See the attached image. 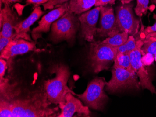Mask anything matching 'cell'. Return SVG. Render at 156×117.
Masks as SVG:
<instances>
[{
  "label": "cell",
  "mask_w": 156,
  "mask_h": 117,
  "mask_svg": "<svg viewBox=\"0 0 156 117\" xmlns=\"http://www.w3.org/2000/svg\"><path fill=\"white\" fill-rule=\"evenodd\" d=\"M7 68V62L3 58L0 59V79L1 81L4 80V76Z\"/></svg>",
  "instance_id": "26"
},
{
  "label": "cell",
  "mask_w": 156,
  "mask_h": 117,
  "mask_svg": "<svg viewBox=\"0 0 156 117\" xmlns=\"http://www.w3.org/2000/svg\"><path fill=\"white\" fill-rule=\"evenodd\" d=\"M151 3L156 4V0H151Z\"/></svg>",
  "instance_id": "33"
},
{
  "label": "cell",
  "mask_w": 156,
  "mask_h": 117,
  "mask_svg": "<svg viewBox=\"0 0 156 117\" xmlns=\"http://www.w3.org/2000/svg\"><path fill=\"white\" fill-rule=\"evenodd\" d=\"M106 83L104 77H96L89 82L83 93L76 95L89 108L102 111L108 99L104 90Z\"/></svg>",
  "instance_id": "5"
},
{
  "label": "cell",
  "mask_w": 156,
  "mask_h": 117,
  "mask_svg": "<svg viewBox=\"0 0 156 117\" xmlns=\"http://www.w3.org/2000/svg\"><path fill=\"white\" fill-rule=\"evenodd\" d=\"M0 117H13L10 105L6 100L2 98L0 103Z\"/></svg>",
  "instance_id": "22"
},
{
  "label": "cell",
  "mask_w": 156,
  "mask_h": 117,
  "mask_svg": "<svg viewBox=\"0 0 156 117\" xmlns=\"http://www.w3.org/2000/svg\"><path fill=\"white\" fill-rule=\"evenodd\" d=\"M155 58L154 55L151 53H146L143 55L141 61L144 66H149L153 63Z\"/></svg>",
  "instance_id": "24"
},
{
  "label": "cell",
  "mask_w": 156,
  "mask_h": 117,
  "mask_svg": "<svg viewBox=\"0 0 156 117\" xmlns=\"http://www.w3.org/2000/svg\"><path fill=\"white\" fill-rule=\"evenodd\" d=\"M10 105L13 117H56L58 108H49L51 104L46 93L43 91L27 96L26 98L14 99L1 96Z\"/></svg>",
  "instance_id": "1"
},
{
  "label": "cell",
  "mask_w": 156,
  "mask_h": 117,
  "mask_svg": "<svg viewBox=\"0 0 156 117\" xmlns=\"http://www.w3.org/2000/svg\"><path fill=\"white\" fill-rule=\"evenodd\" d=\"M120 33L114 10L110 6H101L100 10V20L97 34L100 37H112Z\"/></svg>",
  "instance_id": "10"
},
{
  "label": "cell",
  "mask_w": 156,
  "mask_h": 117,
  "mask_svg": "<svg viewBox=\"0 0 156 117\" xmlns=\"http://www.w3.org/2000/svg\"><path fill=\"white\" fill-rule=\"evenodd\" d=\"M0 1L5 5H10V4L14 2H20L22 1L23 0H0Z\"/></svg>",
  "instance_id": "31"
},
{
  "label": "cell",
  "mask_w": 156,
  "mask_h": 117,
  "mask_svg": "<svg viewBox=\"0 0 156 117\" xmlns=\"http://www.w3.org/2000/svg\"><path fill=\"white\" fill-rule=\"evenodd\" d=\"M49 1V0H26V4L27 5L33 4L35 8L37 6H39L40 5L44 4L48 2Z\"/></svg>",
  "instance_id": "28"
},
{
  "label": "cell",
  "mask_w": 156,
  "mask_h": 117,
  "mask_svg": "<svg viewBox=\"0 0 156 117\" xmlns=\"http://www.w3.org/2000/svg\"><path fill=\"white\" fill-rule=\"evenodd\" d=\"M54 71L56 76L44 81V89L48 100L52 104L59 105L65 103L68 93L76 94L67 85L70 76L68 67L64 64H58L54 67Z\"/></svg>",
  "instance_id": "2"
},
{
  "label": "cell",
  "mask_w": 156,
  "mask_h": 117,
  "mask_svg": "<svg viewBox=\"0 0 156 117\" xmlns=\"http://www.w3.org/2000/svg\"><path fill=\"white\" fill-rule=\"evenodd\" d=\"M69 10V3L66 2L44 15L38 22V26L32 29L31 34L33 38L36 39L41 33L49 32L52 23Z\"/></svg>",
  "instance_id": "11"
},
{
  "label": "cell",
  "mask_w": 156,
  "mask_h": 117,
  "mask_svg": "<svg viewBox=\"0 0 156 117\" xmlns=\"http://www.w3.org/2000/svg\"><path fill=\"white\" fill-rule=\"evenodd\" d=\"M140 86L135 72L113 66L112 77L107 82L105 87L106 91L115 93L128 90H139Z\"/></svg>",
  "instance_id": "6"
},
{
  "label": "cell",
  "mask_w": 156,
  "mask_h": 117,
  "mask_svg": "<svg viewBox=\"0 0 156 117\" xmlns=\"http://www.w3.org/2000/svg\"><path fill=\"white\" fill-rule=\"evenodd\" d=\"M133 7L132 3H122L116 7L115 17L120 33L126 32L134 36L138 33L140 22L134 15Z\"/></svg>",
  "instance_id": "7"
},
{
  "label": "cell",
  "mask_w": 156,
  "mask_h": 117,
  "mask_svg": "<svg viewBox=\"0 0 156 117\" xmlns=\"http://www.w3.org/2000/svg\"><path fill=\"white\" fill-rule=\"evenodd\" d=\"M144 43V42L142 39L137 40L135 49L129 53L131 65L139 78L140 85L142 89H147L152 94H156V88L152 84L148 71L141 61L142 56L141 49Z\"/></svg>",
  "instance_id": "8"
},
{
  "label": "cell",
  "mask_w": 156,
  "mask_h": 117,
  "mask_svg": "<svg viewBox=\"0 0 156 117\" xmlns=\"http://www.w3.org/2000/svg\"><path fill=\"white\" fill-rule=\"evenodd\" d=\"M116 0H97L95 7H100V6H107L108 4L114 5L115 3Z\"/></svg>",
  "instance_id": "27"
},
{
  "label": "cell",
  "mask_w": 156,
  "mask_h": 117,
  "mask_svg": "<svg viewBox=\"0 0 156 117\" xmlns=\"http://www.w3.org/2000/svg\"><path fill=\"white\" fill-rule=\"evenodd\" d=\"M36 43L23 38L13 39L1 52V58L9 60L17 55L37 50Z\"/></svg>",
  "instance_id": "12"
},
{
  "label": "cell",
  "mask_w": 156,
  "mask_h": 117,
  "mask_svg": "<svg viewBox=\"0 0 156 117\" xmlns=\"http://www.w3.org/2000/svg\"><path fill=\"white\" fill-rule=\"evenodd\" d=\"M75 15L69 10L52 23L50 35L52 42H71L74 40L79 27V20Z\"/></svg>",
  "instance_id": "4"
},
{
  "label": "cell",
  "mask_w": 156,
  "mask_h": 117,
  "mask_svg": "<svg viewBox=\"0 0 156 117\" xmlns=\"http://www.w3.org/2000/svg\"><path fill=\"white\" fill-rule=\"evenodd\" d=\"M150 40V41H156V32L150 33L146 35L144 37L143 41Z\"/></svg>",
  "instance_id": "30"
},
{
  "label": "cell",
  "mask_w": 156,
  "mask_h": 117,
  "mask_svg": "<svg viewBox=\"0 0 156 117\" xmlns=\"http://www.w3.org/2000/svg\"><path fill=\"white\" fill-rule=\"evenodd\" d=\"M155 32H156V22L152 26H148L144 29L142 31V34L145 37L148 34Z\"/></svg>",
  "instance_id": "29"
},
{
  "label": "cell",
  "mask_w": 156,
  "mask_h": 117,
  "mask_svg": "<svg viewBox=\"0 0 156 117\" xmlns=\"http://www.w3.org/2000/svg\"><path fill=\"white\" fill-rule=\"evenodd\" d=\"M113 67L122 68L124 69L135 72L131 65L130 57L128 54H123L118 52L115 60H114Z\"/></svg>",
  "instance_id": "17"
},
{
  "label": "cell",
  "mask_w": 156,
  "mask_h": 117,
  "mask_svg": "<svg viewBox=\"0 0 156 117\" xmlns=\"http://www.w3.org/2000/svg\"><path fill=\"white\" fill-rule=\"evenodd\" d=\"M129 36V35L127 32H121L112 37L105 38L102 42L111 47H118L124 44L128 39Z\"/></svg>",
  "instance_id": "18"
},
{
  "label": "cell",
  "mask_w": 156,
  "mask_h": 117,
  "mask_svg": "<svg viewBox=\"0 0 156 117\" xmlns=\"http://www.w3.org/2000/svg\"><path fill=\"white\" fill-rule=\"evenodd\" d=\"M132 1H134V0H122V2L123 4H128V3H130Z\"/></svg>",
  "instance_id": "32"
},
{
  "label": "cell",
  "mask_w": 156,
  "mask_h": 117,
  "mask_svg": "<svg viewBox=\"0 0 156 117\" xmlns=\"http://www.w3.org/2000/svg\"><path fill=\"white\" fill-rule=\"evenodd\" d=\"M136 46V41L133 36H129L126 42L121 46L117 47L119 53L129 54L135 50Z\"/></svg>",
  "instance_id": "19"
},
{
  "label": "cell",
  "mask_w": 156,
  "mask_h": 117,
  "mask_svg": "<svg viewBox=\"0 0 156 117\" xmlns=\"http://www.w3.org/2000/svg\"><path fill=\"white\" fill-rule=\"evenodd\" d=\"M71 93H68L66 96V102L59 105L61 113L58 115L59 117H72L77 113L78 116H89L91 112L89 107L84 105L81 101L76 98Z\"/></svg>",
  "instance_id": "13"
},
{
  "label": "cell",
  "mask_w": 156,
  "mask_h": 117,
  "mask_svg": "<svg viewBox=\"0 0 156 117\" xmlns=\"http://www.w3.org/2000/svg\"><path fill=\"white\" fill-rule=\"evenodd\" d=\"M154 55V58H155V60L156 61V54H155Z\"/></svg>",
  "instance_id": "34"
},
{
  "label": "cell",
  "mask_w": 156,
  "mask_h": 117,
  "mask_svg": "<svg viewBox=\"0 0 156 117\" xmlns=\"http://www.w3.org/2000/svg\"><path fill=\"white\" fill-rule=\"evenodd\" d=\"M101 6L84 12L79 17L81 29V36L89 42L94 41L97 34L96 24L99 19Z\"/></svg>",
  "instance_id": "9"
},
{
  "label": "cell",
  "mask_w": 156,
  "mask_h": 117,
  "mask_svg": "<svg viewBox=\"0 0 156 117\" xmlns=\"http://www.w3.org/2000/svg\"><path fill=\"white\" fill-rule=\"evenodd\" d=\"M144 43L141 49L142 55L146 53H151L153 55L156 54V41L146 40L143 41Z\"/></svg>",
  "instance_id": "21"
},
{
  "label": "cell",
  "mask_w": 156,
  "mask_h": 117,
  "mask_svg": "<svg viewBox=\"0 0 156 117\" xmlns=\"http://www.w3.org/2000/svg\"><path fill=\"white\" fill-rule=\"evenodd\" d=\"M18 22V16L10 5H5L0 11V26L2 28L0 35L8 38L13 37L14 28Z\"/></svg>",
  "instance_id": "14"
},
{
  "label": "cell",
  "mask_w": 156,
  "mask_h": 117,
  "mask_svg": "<svg viewBox=\"0 0 156 117\" xmlns=\"http://www.w3.org/2000/svg\"><path fill=\"white\" fill-rule=\"evenodd\" d=\"M44 14L40 6L34 8L33 11L29 17L25 20L18 22L14 28V39L23 38L31 41L30 36L27 34L30 30V27L39 19Z\"/></svg>",
  "instance_id": "15"
},
{
  "label": "cell",
  "mask_w": 156,
  "mask_h": 117,
  "mask_svg": "<svg viewBox=\"0 0 156 117\" xmlns=\"http://www.w3.org/2000/svg\"><path fill=\"white\" fill-rule=\"evenodd\" d=\"M149 0H136V6L134 11L137 16L146 15L148 9Z\"/></svg>",
  "instance_id": "20"
},
{
  "label": "cell",
  "mask_w": 156,
  "mask_h": 117,
  "mask_svg": "<svg viewBox=\"0 0 156 117\" xmlns=\"http://www.w3.org/2000/svg\"><path fill=\"white\" fill-rule=\"evenodd\" d=\"M117 53V47H111L100 41H94L89 48V65L95 73L107 70L114 62Z\"/></svg>",
  "instance_id": "3"
},
{
  "label": "cell",
  "mask_w": 156,
  "mask_h": 117,
  "mask_svg": "<svg viewBox=\"0 0 156 117\" xmlns=\"http://www.w3.org/2000/svg\"><path fill=\"white\" fill-rule=\"evenodd\" d=\"M97 0H70L69 11L79 15L88 11L95 6Z\"/></svg>",
  "instance_id": "16"
},
{
  "label": "cell",
  "mask_w": 156,
  "mask_h": 117,
  "mask_svg": "<svg viewBox=\"0 0 156 117\" xmlns=\"http://www.w3.org/2000/svg\"><path fill=\"white\" fill-rule=\"evenodd\" d=\"M14 39V37L8 38L0 35V51L2 52L10 41Z\"/></svg>",
  "instance_id": "25"
},
{
  "label": "cell",
  "mask_w": 156,
  "mask_h": 117,
  "mask_svg": "<svg viewBox=\"0 0 156 117\" xmlns=\"http://www.w3.org/2000/svg\"><path fill=\"white\" fill-rule=\"evenodd\" d=\"M69 0H49L48 2L42 5L43 6L44 10H46L47 9H52L55 6L62 5L67 2Z\"/></svg>",
  "instance_id": "23"
}]
</instances>
